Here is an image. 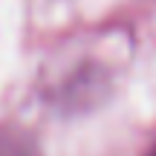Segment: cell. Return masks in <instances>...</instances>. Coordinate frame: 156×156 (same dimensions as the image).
Here are the masks:
<instances>
[{"label": "cell", "mask_w": 156, "mask_h": 156, "mask_svg": "<svg viewBox=\"0 0 156 156\" xmlns=\"http://www.w3.org/2000/svg\"><path fill=\"white\" fill-rule=\"evenodd\" d=\"M151 156H156V147H153V153H151Z\"/></svg>", "instance_id": "1"}]
</instances>
